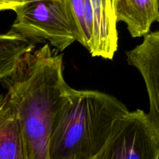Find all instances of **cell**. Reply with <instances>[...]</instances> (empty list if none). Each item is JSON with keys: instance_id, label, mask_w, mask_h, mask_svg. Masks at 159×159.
Wrapping results in <instances>:
<instances>
[{"instance_id": "6da1fadb", "label": "cell", "mask_w": 159, "mask_h": 159, "mask_svg": "<svg viewBox=\"0 0 159 159\" xmlns=\"http://www.w3.org/2000/svg\"><path fill=\"white\" fill-rule=\"evenodd\" d=\"M45 43L25 54L1 80L23 134L26 159H49L54 120L71 89L63 75V54Z\"/></svg>"}, {"instance_id": "7a4b0ae2", "label": "cell", "mask_w": 159, "mask_h": 159, "mask_svg": "<svg viewBox=\"0 0 159 159\" xmlns=\"http://www.w3.org/2000/svg\"><path fill=\"white\" fill-rule=\"evenodd\" d=\"M128 111L107 93L71 89L54 120L49 159H96L115 123Z\"/></svg>"}, {"instance_id": "3957f363", "label": "cell", "mask_w": 159, "mask_h": 159, "mask_svg": "<svg viewBox=\"0 0 159 159\" xmlns=\"http://www.w3.org/2000/svg\"><path fill=\"white\" fill-rule=\"evenodd\" d=\"M14 12L16 18L9 30L34 43L48 42L59 51L75 41L80 43V32L68 0H27Z\"/></svg>"}, {"instance_id": "277c9868", "label": "cell", "mask_w": 159, "mask_h": 159, "mask_svg": "<svg viewBox=\"0 0 159 159\" xmlns=\"http://www.w3.org/2000/svg\"><path fill=\"white\" fill-rule=\"evenodd\" d=\"M159 135L148 113L128 111L116 120L96 159H158Z\"/></svg>"}, {"instance_id": "5b68a950", "label": "cell", "mask_w": 159, "mask_h": 159, "mask_svg": "<svg viewBox=\"0 0 159 159\" xmlns=\"http://www.w3.org/2000/svg\"><path fill=\"white\" fill-rule=\"evenodd\" d=\"M129 65L138 70L149 99L148 116L159 135V30L148 34L144 40L126 52Z\"/></svg>"}, {"instance_id": "8992f818", "label": "cell", "mask_w": 159, "mask_h": 159, "mask_svg": "<svg viewBox=\"0 0 159 159\" xmlns=\"http://www.w3.org/2000/svg\"><path fill=\"white\" fill-rule=\"evenodd\" d=\"M117 23L124 22L132 37H144L159 23L158 0H112Z\"/></svg>"}, {"instance_id": "52a82bcc", "label": "cell", "mask_w": 159, "mask_h": 159, "mask_svg": "<svg viewBox=\"0 0 159 159\" xmlns=\"http://www.w3.org/2000/svg\"><path fill=\"white\" fill-rule=\"evenodd\" d=\"M0 159H26L20 123L6 95L0 94Z\"/></svg>"}, {"instance_id": "ba28073f", "label": "cell", "mask_w": 159, "mask_h": 159, "mask_svg": "<svg viewBox=\"0 0 159 159\" xmlns=\"http://www.w3.org/2000/svg\"><path fill=\"white\" fill-rule=\"evenodd\" d=\"M36 48V43L11 30L0 34V81L13 72L25 54Z\"/></svg>"}, {"instance_id": "9c48e42d", "label": "cell", "mask_w": 159, "mask_h": 159, "mask_svg": "<svg viewBox=\"0 0 159 159\" xmlns=\"http://www.w3.org/2000/svg\"><path fill=\"white\" fill-rule=\"evenodd\" d=\"M81 35V44L90 52L93 47V12L91 0H68Z\"/></svg>"}, {"instance_id": "30bf717a", "label": "cell", "mask_w": 159, "mask_h": 159, "mask_svg": "<svg viewBox=\"0 0 159 159\" xmlns=\"http://www.w3.org/2000/svg\"><path fill=\"white\" fill-rule=\"evenodd\" d=\"M26 1L27 0H0V11L9 9L14 11Z\"/></svg>"}]
</instances>
